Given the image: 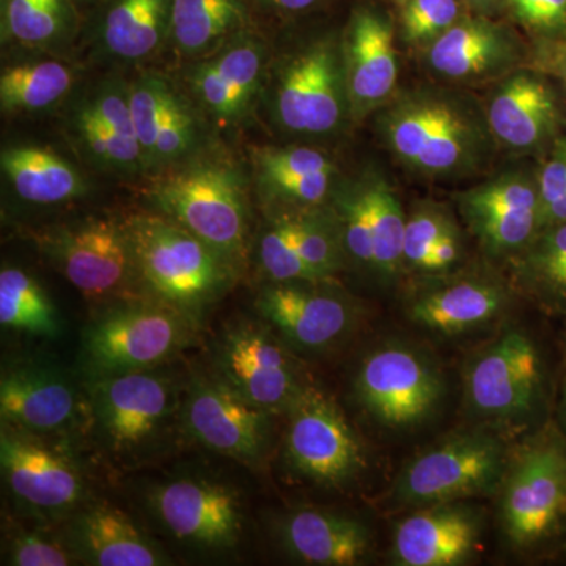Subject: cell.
Wrapping results in <instances>:
<instances>
[{
	"label": "cell",
	"mask_w": 566,
	"mask_h": 566,
	"mask_svg": "<svg viewBox=\"0 0 566 566\" xmlns=\"http://www.w3.org/2000/svg\"><path fill=\"white\" fill-rule=\"evenodd\" d=\"M286 455L300 474L319 485L349 482L364 468L363 446L326 395L303 389L290 406Z\"/></svg>",
	"instance_id": "obj_7"
},
{
	"label": "cell",
	"mask_w": 566,
	"mask_h": 566,
	"mask_svg": "<svg viewBox=\"0 0 566 566\" xmlns=\"http://www.w3.org/2000/svg\"><path fill=\"white\" fill-rule=\"evenodd\" d=\"M342 243L360 266L374 268L370 203L364 185L346 193L340 202Z\"/></svg>",
	"instance_id": "obj_43"
},
{
	"label": "cell",
	"mask_w": 566,
	"mask_h": 566,
	"mask_svg": "<svg viewBox=\"0 0 566 566\" xmlns=\"http://www.w3.org/2000/svg\"><path fill=\"white\" fill-rule=\"evenodd\" d=\"M463 18L460 0H405L403 40L412 48H430Z\"/></svg>",
	"instance_id": "obj_39"
},
{
	"label": "cell",
	"mask_w": 566,
	"mask_h": 566,
	"mask_svg": "<svg viewBox=\"0 0 566 566\" xmlns=\"http://www.w3.org/2000/svg\"><path fill=\"white\" fill-rule=\"evenodd\" d=\"M159 210L221 255L243 249L248 232L243 182L232 167L199 164L166 175L151 189Z\"/></svg>",
	"instance_id": "obj_3"
},
{
	"label": "cell",
	"mask_w": 566,
	"mask_h": 566,
	"mask_svg": "<svg viewBox=\"0 0 566 566\" xmlns=\"http://www.w3.org/2000/svg\"><path fill=\"white\" fill-rule=\"evenodd\" d=\"M259 308L293 345L323 349L344 337L354 311L344 297L319 290L277 282L260 294Z\"/></svg>",
	"instance_id": "obj_20"
},
{
	"label": "cell",
	"mask_w": 566,
	"mask_h": 566,
	"mask_svg": "<svg viewBox=\"0 0 566 566\" xmlns=\"http://www.w3.org/2000/svg\"><path fill=\"white\" fill-rule=\"evenodd\" d=\"M219 363L222 381L263 411L289 409L303 392L292 357L255 324H240L226 334Z\"/></svg>",
	"instance_id": "obj_10"
},
{
	"label": "cell",
	"mask_w": 566,
	"mask_h": 566,
	"mask_svg": "<svg viewBox=\"0 0 566 566\" xmlns=\"http://www.w3.org/2000/svg\"><path fill=\"white\" fill-rule=\"evenodd\" d=\"M199 126L196 115L185 99L175 92L170 82L164 87L161 117L155 144L147 156V169L170 166L188 158L196 150Z\"/></svg>",
	"instance_id": "obj_35"
},
{
	"label": "cell",
	"mask_w": 566,
	"mask_h": 566,
	"mask_svg": "<svg viewBox=\"0 0 566 566\" xmlns=\"http://www.w3.org/2000/svg\"><path fill=\"white\" fill-rule=\"evenodd\" d=\"M73 2H93V0H73Z\"/></svg>",
	"instance_id": "obj_52"
},
{
	"label": "cell",
	"mask_w": 566,
	"mask_h": 566,
	"mask_svg": "<svg viewBox=\"0 0 566 566\" xmlns=\"http://www.w3.org/2000/svg\"><path fill=\"white\" fill-rule=\"evenodd\" d=\"M2 39L35 50H52L76 29L73 0H0Z\"/></svg>",
	"instance_id": "obj_31"
},
{
	"label": "cell",
	"mask_w": 566,
	"mask_h": 566,
	"mask_svg": "<svg viewBox=\"0 0 566 566\" xmlns=\"http://www.w3.org/2000/svg\"><path fill=\"white\" fill-rule=\"evenodd\" d=\"M461 259V237L460 230L453 229L446 233L441 240L431 248L424 260L423 273H444L450 268L455 266Z\"/></svg>",
	"instance_id": "obj_47"
},
{
	"label": "cell",
	"mask_w": 566,
	"mask_h": 566,
	"mask_svg": "<svg viewBox=\"0 0 566 566\" xmlns=\"http://www.w3.org/2000/svg\"><path fill=\"white\" fill-rule=\"evenodd\" d=\"M523 51L515 33L488 18H461L427 50L430 70L455 84L509 76Z\"/></svg>",
	"instance_id": "obj_13"
},
{
	"label": "cell",
	"mask_w": 566,
	"mask_h": 566,
	"mask_svg": "<svg viewBox=\"0 0 566 566\" xmlns=\"http://www.w3.org/2000/svg\"><path fill=\"white\" fill-rule=\"evenodd\" d=\"M504 474V447L488 434L457 436L416 458L395 483L405 505L452 504L490 493Z\"/></svg>",
	"instance_id": "obj_5"
},
{
	"label": "cell",
	"mask_w": 566,
	"mask_h": 566,
	"mask_svg": "<svg viewBox=\"0 0 566 566\" xmlns=\"http://www.w3.org/2000/svg\"><path fill=\"white\" fill-rule=\"evenodd\" d=\"M52 255L63 275L88 297L117 292L136 268L126 229L106 219H92L62 232Z\"/></svg>",
	"instance_id": "obj_17"
},
{
	"label": "cell",
	"mask_w": 566,
	"mask_h": 566,
	"mask_svg": "<svg viewBox=\"0 0 566 566\" xmlns=\"http://www.w3.org/2000/svg\"><path fill=\"white\" fill-rule=\"evenodd\" d=\"M539 210L566 193V145L543 167L538 177Z\"/></svg>",
	"instance_id": "obj_46"
},
{
	"label": "cell",
	"mask_w": 566,
	"mask_h": 566,
	"mask_svg": "<svg viewBox=\"0 0 566 566\" xmlns=\"http://www.w3.org/2000/svg\"><path fill=\"white\" fill-rule=\"evenodd\" d=\"M274 111L286 132L334 133L349 114L342 43L316 41L283 63L275 82Z\"/></svg>",
	"instance_id": "obj_4"
},
{
	"label": "cell",
	"mask_w": 566,
	"mask_h": 566,
	"mask_svg": "<svg viewBox=\"0 0 566 566\" xmlns=\"http://www.w3.org/2000/svg\"><path fill=\"white\" fill-rule=\"evenodd\" d=\"M153 505L164 526L192 545L232 547L240 536V506L227 488L180 479L159 488Z\"/></svg>",
	"instance_id": "obj_18"
},
{
	"label": "cell",
	"mask_w": 566,
	"mask_h": 566,
	"mask_svg": "<svg viewBox=\"0 0 566 566\" xmlns=\"http://www.w3.org/2000/svg\"><path fill=\"white\" fill-rule=\"evenodd\" d=\"M472 9L483 11V13H488V11H494L501 9V7L506 6V0H465Z\"/></svg>",
	"instance_id": "obj_49"
},
{
	"label": "cell",
	"mask_w": 566,
	"mask_h": 566,
	"mask_svg": "<svg viewBox=\"0 0 566 566\" xmlns=\"http://www.w3.org/2000/svg\"><path fill=\"white\" fill-rule=\"evenodd\" d=\"M382 142L406 169L430 178L464 177L490 161L494 137L486 109L449 88L420 87L379 109Z\"/></svg>",
	"instance_id": "obj_1"
},
{
	"label": "cell",
	"mask_w": 566,
	"mask_h": 566,
	"mask_svg": "<svg viewBox=\"0 0 566 566\" xmlns=\"http://www.w3.org/2000/svg\"><path fill=\"white\" fill-rule=\"evenodd\" d=\"M562 76H564V81L566 82V63L564 65V69H562Z\"/></svg>",
	"instance_id": "obj_50"
},
{
	"label": "cell",
	"mask_w": 566,
	"mask_h": 566,
	"mask_svg": "<svg viewBox=\"0 0 566 566\" xmlns=\"http://www.w3.org/2000/svg\"><path fill=\"white\" fill-rule=\"evenodd\" d=\"M73 387L55 371L25 367L10 371L0 382L3 422L35 433L65 430L76 417Z\"/></svg>",
	"instance_id": "obj_24"
},
{
	"label": "cell",
	"mask_w": 566,
	"mask_h": 566,
	"mask_svg": "<svg viewBox=\"0 0 566 566\" xmlns=\"http://www.w3.org/2000/svg\"><path fill=\"white\" fill-rule=\"evenodd\" d=\"M256 180L263 192L293 207H315L326 199L337 172L323 151L311 147H264L253 150Z\"/></svg>",
	"instance_id": "obj_26"
},
{
	"label": "cell",
	"mask_w": 566,
	"mask_h": 566,
	"mask_svg": "<svg viewBox=\"0 0 566 566\" xmlns=\"http://www.w3.org/2000/svg\"><path fill=\"white\" fill-rule=\"evenodd\" d=\"M0 464L10 490L18 499L43 512H61L81 499L76 469L36 439L3 430Z\"/></svg>",
	"instance_id": "obj_19"
},
{
	"label": "cell",
	"mask_w": 566,
	"mask_h": 566,
	"mask_svg": "<svg viewBox=\"0 0 566 566\" xmlns=\"http://www.w3.org/2000/svg\"><path fill=\"white\" fill-rule=\"evenodd\" d=\"M260 260L263 270L274 282H322V277L294 248L285 221L275 223L263 234Z\"/></svg>",
	"instance_id": "obj_41"
},
{
	"label": "cell",
	"mask_w": 566,
	"mask_h": 566,
	"mask_svg": "<svg viewBox=\"0 0 566 566\" xmlns=\"http://www.w3.org/2000/svg\"><path fill=\"white\" fill-rule=\"evenodd\" d=\"M248 0H170L169 40L185 59L202 61L248 32Z\"/></svg>",
	"instance_id": "obj_27"
},
{
	"label": "cell",
	"mask_w": 566,
	"mask_h": 566,
	"mask_svg": "<svg viewBox=\"0 0 566 566\" xmlns=\"http://www.w3.org/2000/svg\"><path fill=\"white\" fill-rule=\"evenodd\" d=\"M0 323L41 337L59 334V319L50 297L20 268H3L0 273Z\"/></svg>",
	"instance_id": "obj_33"
},
{
	"label": "cell",
	"mask_w": 566,
	"mask_h": 566,
	"mask_svg": "<svg viewBox=\"0 0 566 566\" xmlns=\"http://www.w3.org/2000/svg\"><path fill=\"white\" fill-rule=\"evenodd\" d=\"M360 405L379 423L412 428L434 415L444 382L433 360L403 345H387L365 357L356 378Z\"/></svg>",
	"instance_id": "obj_6"
},
{
	"label": "cell",
	"mask_w": 566,
	"mask_h": 566,
	"mask_svg": "<svg viewBox=\"0 0 566 566\" xmlns=\"http://www.w3.org/2000/svg\"><path fill=\"white\" fill-rule=\"evenodd\" d=\"M542 379V359L531 338L509 331L468 368L465 394L476 415L515 419L535 408Z\"/></svg>",
	"instance_id": "obj_9"
},
{
	"label": "cell",
	"mask_w": 566,
	"mask_h": 566,
	"mask_svg": "<svg viewBox=\"0 0 566 566\" xmlns=\"http://www.w3.org/2000/svg\"><path fill=\"white\" fill-rule=\"evenodd\" d=\"M370 203L371 238H374V268L381 279L394 277L403 266L406 214L400 199L381 177L365 181Z\"/></svg>",
	"instance_id": "obj_34"
},
{
	"label": "cell",
	"mask_w": 566,
	"mask_h": 566,
	"mask_svg": "<svg viewBox=\"0 0 566 566\" xmlns=\"http://www.w3.org/2000/svg\"><path fill=\"white\" fill-rule=\"evenodd\" d=\"M264 2L285 11H303L311 9L318 0H264Z\"/></svg>",
	"instance_id": "obj_48"
},
{
	"label": "cell",
	"mask_w": 566,
	"mask_h": 566,
	"mask_svg": "<svg viewBox=\"0 0 566 566\" xmlns=\"http://www.w3.org/2000/svg\"><path fill=\"white\" fill-rule=\"evenodd\" d=\"M74 129L87 155L107 169L123 174H136L145 169L140 148L104 128L85 107L77 112Z\"/></svg>",
	"instance_id": "obj_38"
},
{
	"label": "cell",
	"mask_w": 566,
	"mask_h": 566,
	"mask_svg": "<svg viewBox=\"0 0 566 566\" xmlns=\"http://www.w3.org/2000/svg\"><path fill=\"white\" fill-rule=\"evenodd\" d=\"M263 71V44L244 32L210 57L196 61L188 82L203 111L218 125L232 126L251 111Z\"/></svg>",
	"instance_id": "obj_14"
},
{
	"label": "cell",
	"mask_w": 566,
	"mask_h": 566,
	"mask_svg": "<svg viewBox=\"0 0 566 566\" xmlns=\"http://www.w3.org/2000/svg\"><path fill=\"white\" fill-rule=\"evenodd\" d=\"M505 290L483 277H463L428 286L408 303L409 318L446 335L461 334L490 323L504 311Z\"/></svg>",
	"instance_id": "obj_23"
},
{
	"label": "cell",
	"mask_w": 566,
	"mask_h": 566,
	"mask_svg": "<svg viewBox=\"0 0 566 566\" xmlns=\"http://www.w3.org/2000/svg\"><path fill=\"white\" fill-rule=\"evenodd\" d=\"M397 2H401V3H403V2H405V0H397Z\"/></svg>",
	"instance_id": "obj_53"
},
{
	"label": "cell",
	"mask_w": 566,
	"mask_h": 566,
	"mask_svg": "<svg viewBox=\"0 0 566 566\" xmlns=\"http://www.w3.org/2000/svg\"><path fill=\"white\" fill-rule=\"evenodd\" d=\"M2 172L24 202L57 205L85 192L80 172L48 148L10 147L0 156Z\"/></svg>",
	"instance_id": "obj_29"
},
{
	"label": "cell",
	"mask_w": 566,
	"mask_h": 566,
	"mask_svg": "<svg viewBox=\"0 0 566 566\" xmlns=\"http://www.w3.org/2000/svg\"><path fill=\"white\" fill-rule=\"evenodd\" d=\"M266 417V411L223 381H197L186 403V424L193 438L208 449L243 461L262 455Z\"/></svg>",
	"instance_id": "obj_16"
},
{
	"label": "cell",
	"mask_w": 566,
	"mask_h": 566,
	"mask_svg": "<svg viewBox=\"0 0 566 566\" xmlns=\"http://www.w3.org/2000/svg\"><path fill=\"white\" fill-rule=\"evenodd\" d=\"M349 115L356 120L392 99L398 57L392 22L381 11L357 9L342 40Z\"/></svg>",
	"instance_id": "obj_12"
},
{
	"label": "cell",
	"mask_w": 566,
	"mask_h": 566,
	"mask_svg": "<svg viewBox=\"0 0 566 566\" xmlns=\"http://www.w3.org/2000/svg\"><path fill=\"white\" fill-rule=\"evenodd\" d=\"M520 275L534 289L551 294H566V222L547 227L538 240L524 249Z\"/></svg>",
	"instance_id": "obj_37"
},
{
	"label": "cell",
	"mask_w": 566,
	"mask_h": 566,
	"mask_svg": "<svg viewBox=\"0 0 566 566\" xmlns=\"http://www.w3.org/2000/svg\"><path fill=\"white\" fill-rule=\"evenodd\" d=\"M289 230L292 243L305 263L322 277V281L333 277L340 268V241L333 230L311 218L283 219Z\"/></svg>",
	"instance_id": "obj_40"
},
{
	"label": "cell",
	"mask_w": 566,
	"mask_h": 566,
	"mask_svg": "<svg viewBox=\"0 0 566 566\" xmlns=\"http://www.w3.org/2000/svg\"><path fill=\"white\" fill-rule=\"evenodd\" d=\"M77 539L85 558L99 566L166 565L161 553L120 510L96 506L81 516Z\"/></svg>",
	"instance_id": "obj_30"
},
{
	"label": "cell",
	"mask_w": 566,
	"mask_h": 566,
	"mask_svg": "<svg viewBox=\"0 0 566 566\" xmlns=\"http://www.w3.org/2000/svg\"><path fill=\"white\" fill-rule=\"evenodd\" d=\"M506 7L527 31L549 35L566 28V0H506Z\"/></svg>",
	"instance_id": "obj_44"
},
{
	"label": "cell",
	"mask_w": 566,
	"mask_h": 566,
	"mask_svg": "<svg viewBox=\"0 0 566 566\" xmlns=\"http://www.w3.org/2000/svg\"><path fill=\"white\" fill-rule=\"evenodd\" d=\"M479 535V523L468 510L431 505L395 528L394 558L403 566L461 565L474 553Z\"/></svg>",
	"instance_id": "obj_21"
},
{
	"label": "cell",
	"mask_w": 566,
	"mask_h": 566,
	"mask_svg": "<svg viewBox=\"0 0 566 566\" xmlns=\"http://www.w3.org/2000/svg\"><path fill=\"white\" fill-rule=\"evenodd\" d=\"M455 227L449 212L442 208L420 205L412 214L406 216L403 264L422 271L431 248Z\"/></svg>",
	"instance_id": "obj_42"
},
{
	"label": "cell",
	"mask_w": 566,
	"mask_h": 566,
	"mask_svg": "<svg viewBox=\"0 0 566 566\" xmlns=\"http://www.w3.org/2000/svg\"><path fill=\"white\" fill-rule=\"evenodd\" d=\"M10 564L18 566H66L71 557L59 543L22 532L10 547Z\"/></svg>",
	"instance_id": "obj_45"
},
{
	"label": "cell",
	"mask_w": 566,
	"mask_h": 566,
	"mask_svg": "<svg viewBox=\"0 0 566 566\" xmlns=\"http://www.w3.org/2000/svg\"><path fill=\"white\" fill-rule=\"evenodd\" d=\"M458 207L464 219L488 212L539 210L538 180H532L531 175L520 170L497 175L493 180L461 192Z\"/></svg>",
	"instance_id": "obj_36"
},
{
	"label": "cell",
	"mask_w": 566,
	"mask_h": 566,
	"mask_svg": "<svg viewBox=\"0 0 566 566\" xmlns=\"http://www.w3.org/2000/svg\"><path fill=\"white\" fill-rule=\"evenodd\" d=\"M566 510V457L556 446L532 449L513 469L504 493L506 535L520 546L551 534Z\"/></svg>",
	"instance_id": "obj_11"
},
{
	"label": "cell",
	"mask_w": 566,
	"mask_h": 566,
	"mask_svg": "<svg viewBox=\"0 0 566 566\" xmlns=\"http://www.w3.org/2000/svg\"><path fill=\"white\" fill-rule=\"evenodd\" d=\"M180 315L133 304L99 318L85 335V356L98 376L142 371L161 364L182 344Z\"/></svg>",
	"instance_id": "obj_8"
},
{
	"label": "cell",
	"mask_w": 566,
	"mask_h": 566,
	"mask_svg": "<svg viewBox=\"0 0 566 566\" xmlns=\"http://www.w3.org/2000/svg\"><path fill=\"white\" fill-rule=\"evenodd\" d=\"M170 0H107L99 41L118 61L150 57L169 40Z\"/></svg>",
	"instance_id": "obj_28"
},
{
	"label": "cell",
	"mask_w": 566,
	"mask_h": 566,
	"mask_svg": "<svg viewBox=\"0 0 566 566\" xmlns=\"http://www.w3.org/2000/svg\"><path fill=\"white\" fill-rule=\"evenodd\" d=\"M134 266L153 292L178 308H197L227 282L221 253L172 219L139 216L125 227Z\"/></svg>",
	"instance_id": "obj_2"
},
{
	"label": "cell",
	"mask_w": 566,
	"mask_h": 566,
	"mask_svg": "<svg viewBox=\"0 0 566 566\" xmlns=\"http://www.w3.org/2000/svg\"><path fill=\"white\" fill-rule=\"evenodd\" d=\"M283 545L308 565L352 566L370 553V532L352 517L301 510L283 521Z\"/></svg>",
	"instance_id": "obj_25"
},
{
	"label": "cell",
	"mask_w": 566,
	"mask_h": 566,
	"mask_svg": "<svg viewBox=\"0 0 566 566\" xmlns=\"http://www.w3.org/2000/svg\"><path fill=\"white\" fill-rule=\"evenodd\" d=\"M486 117L497 144L510 150H531L556 132V96L535 74L512 73L491 95Z\"/></svg>",
	"instance_id": "obj_22"
},
{
	"label": "cell",
	"mask_w": 566,
	"mask_h": 566,
	"mask_svg": "<svg viewBox=\"0 0 566 566\" xmlns=\"http://www.w3.org/2000/svg\"><path fill=\"white\" fill-rule=\"evenodd\" d=\"M564 411L566 416V386H565V394H564Z\"/></svg>",
	"instance_id": "obj_51"
},
{
	"label": "cell",
	"mask_w": 566,
	"mask_h": 566,
	"mask_svg": "<svg viewBox=\"0 0 566 566\" xmlns=\"http://www.w3.org/2000/svg\"><path fill=\"white\" fill-rule=\"evenodd\" d=\"M74 74L57 61L18 63L0 76V107L3 114L44 111L61 102L73 87Z\"/></svg>",
	"instance_id": "obj_32"
},
{
	"label": "cell",
	"mask_w": 566,
	"mask_h": 566,
	"mask_svg": "<svg viewBox=\"0 0 566 566\" xmlns=\"http://www.w3.org/2000/svg\"><path fill=\"white\" fill-rule=\"evenodd\" d=\"M92 397L104 434L118 450L150 439L169 415L174 398L166 379L145 370L98 376Z\"/></svg>",
	"instance_id": "obj_15"
}]
</instances>
